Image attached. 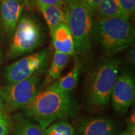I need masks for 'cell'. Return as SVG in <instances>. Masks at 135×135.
<instances>
[{
	"mask_svg": "<svg viewBox=\"0 0 135 135\" xmlns=\"http://www.w3.org/2000/svg\"><path fill=\"white\" fill-rule=\"evenodd\" d=\"M25 113L43 130L58 119L71 116L75 105L70 94L48 87L40 92L27 107Z\"/></svg>",
	"mask_w": 135,
	"mask_h": 135,
	"instance_id": "cell-1",
	"label": "cell"
},
{
	"mask_svg": "<svg viewBox=\"0 0 135 135\" xmlns=\"http://www.w3.org/2000/svg\"><path fill=\"white\" fill-rule=\"evenodd\" d=\"M93 31L98 41L109 55L129 48L134 41V30L129 18L126 16L98 19L94 23Z\"/></svg>",
	"mask_w": 135,
	"mask_h": 135,
	"instance_id": "cell-2",
	"label": "cell"
},
{
	"mask_svg": "<svg viewBox=\"0 0 135 135\" xmlns=\"http://www.w3.org/2000/svg\"><path fill=\"white\" fill-rule=\"evenodd\" d=\"M119 65V61L110 60L95 68L87 84L86 97L89 105L96 108H103L108 105L118 76Z\"/></svg>",
	"mask_w": 135,
	"mask_h": 135,
	"instance_id": "cell-3",
	"label": "cell"
},
{
	"mask_svg": "<svg viewBox=\"0 0 135 135\" xmlns=\"http://www.w3.org/2000/svg\"><path fill=\"white\" fill-rule=\"evenodd\" d=\"M92 12L83 0L66 9V25L73 39L75 54L86 53L90 49L94 25Z\"/></svg>",
	"mask_w": 135,
	"mask_h": 135,
	"instance_id": "cell-4",
	"label": "cell"
},
{
	"mask_svg": "<svg viewBox=\"0 0 135 135\" xmlns=\"http://www.w3.org/2000/svg\"><path fill=\"white\" fill-rule=\"evenodd\" d=\"M45 38V31L38 20L26 15L21 16L12 35L7 57L14 59L31 53L41 46Z\"/></svg>",
	"mask_w": 135,
	"mask_h": 135,
	"instance_id": "cell-5",
	"label": "cell"
},
{
	"mask_svg": "<svg viewBox=\"0 0 135 135\" xmlns=\"http://www.w3.org/2000/svg\"><path fill=\"white\" fill-rule=\"evenodd\" d=\"M40 81L36 73L24 80L0 86L8 113L29 105L40 92Z\"/></svg>",
	"mask_w": 135,
	"mask_h": 135,
	"instance_id": "cell-6",
	"label": "cell"
},
{
	"mask_svg": "<svg viewBox=\"0 0 135 135\" xmlns=\"http://www.w3.org/2000/svg\"><path fill=\"white\" fill-rule=\"evenodd\" d=\"M48 51L44 50L27 56L5 67L3 71L8 84L15 83L38 73L46 65Z\"/></svg>",
	"mask_w": 135,
	"mask_h": 135,
	"instance_id": "cell-7",
	"label": "cell"
},
{
	"mask_svg": "<svg viewBox=\"0 0 135 135\" xmlns=\"http://www.w3.org/2000/svg\"><path fill=\"white\" fill-rule=\"evenodd\" d=\"M134 98V78L128 71H122L118 75L111 93L110 99L116 113L119 115L126 114Z\"/></svg>",
	"mask_w": 135,
	"mask_h": 135,
	"instance_id": "cell-8",
	"label": "cell"
},
{
	"mask_svg": "<svg viewBox=\"0 0 135 135\" xmlns=\"http://www.w3.org/2000/svg\"><path fill=\"white\" fill-rule=\"evenodd\" d=\"M75 135H114L116 125L110 118L105 116H86L75 122Z\"/></svg>",
	"mask_w": 135,
	"mask_h": 135,
	"instance_id": "cell-9",
	"label": "cell"
},
{
	"mask_svg": "<svg viewBox=\"0 0 135 135\" xmlns=\"http://www.w3.org/2000/svg\"><path fill=\"white\" fill-rule=\"evenodd\" d=\"M23 4L16 0H0V26L6 36H12L21 17Z\"/></svg>",
	"mask_w": 135,
	"mask_h": 135,
	"instance_id": "cell-10",
	"label": "cell"
},
{
	"mask_svg": "<svg viewBox=\"0 0 135 135\" xmlns=\"http://www.w3.org/2000/svg\"><path fill=\"white\" fill-rule=\"evenodd\" d=\"M50 33L55 51L69 56L75 55L73 39L66 24L60 25Z\"/></svg>",
	"mask_w": 135,
	"mask_h": 135,
	"instance_id": "cell-11",
	"label": "cell"
},
{
	"mask_svg": "<svg viewBox=\"0 0 135 135\" xmlns=\"http://www.w3.org/2000/svg\"><path fill=\"white\" fill-rule=\"evenodd\" d=\"M35 3L46 20L50 32L61 24H66V10L63 11L62 7L56 5L45 4L38 1H35Z\"/></svg>",
	"mask_w": 135,
	"mask_h": 135,
	"instance_id": "cell-12",
	"label": "cell"
},
{
	"mask_svg": "<svg viewBox=\"0 0 135 135\" xmlns=\"http://www.w3.org/2000/svg\"><path fill=\"white\" fill-rule=\"evenodd\" d=\"M82 64L78 58L75 59V66L71 71L66 75L58 79L53 83L50 87L56 89L61 91L70 94L71 92L76 86L78 81L81 71Z\"/></svg>",
	"mask_w": 135,
	"mask_h": 135,
	"instance_id": "cell-13",
	"label": "cell"
},
{
	"mask_svg": "<svg viewBox=\"0 0 135 135\" xmlns=\"http://www.w3.org/2000/svg\"><path fill=\"white\" fill-rule=\"evenodd\" d=\"M70 58V56L60 53L55 51L53 61L48 71V73L44 83L45 86L49 85L60 77L61 72L68 63Z\"/></svg>",
	"mask_w": 135,
	"mask_h": 135,
	"instance_id": "cell-14",
	"label": "cell"
},
{
	"mask_svg": "<svg viewBox=\"0 0 135 135\" xmlns=\"http://www.w3.org/2000/svg\"><path fill=\"white\" fill-rule=\"evenodd\" d=\"M94 11H97L99 19L116 16L127 17L123 13L119 0H102Z\"/></svg>",
	"mask_w": 135,
	"mask_h": 135,
	"instance_id": "cell-15",
	"label": "cell"
},
{
	"mask_svg": "<svg viewBox=\"0 0 135 135\" xmlns=\"http://www.w3.org/2000/svg\"><path fill=\"white\" fill-rule=\"evenodd\" d=\"M13 135H44V130L38 124H33L25 119L14 123Z\"/></svg>",
	"mask_w": 135,
	"mask_h": 135,
	"instance_id": "cell-16",
	"label": "cell"
},
{
	"mask_svg": "<svg viewBox=\"0 0 135 135\" xmlns=\"http://www.w3.org/2000/svg\"><path fill=\"white\" fill-rule=\"evenodd\" d=\"M44 135H75L73 126L65 121L53 123L44 130Z\"/></svg>",
	"mask_w": 135,
	"mask_h": 135,
	"instance_id": "cell-17",
	"label": "cell"
},
{
	"mask_svg": "<svg viewBox=\"0 0 135 135\" xmlns=\"http://www.w3.org/2000/svg\"><path fill=\"white\" fill-rule=\"evenodd\" d=\"M14 123L8 113H0V135H9L13 131Z\"/></svg>",
	"mask_w": 135,
	"mask_h": 135,
	"instance_id": "cell-18",
	"label": "cell"
},
{
	"mask_svg": "<svg viewBox=\"0 0 135 135\" xmlns=\"http://www.w3.org/2000/svg\"><path fill=\"white\" fill-rule=\"evenodd\" d=\"M121 7L124 15L130 18L134 13L135 0H119Z\"/></svg>",
	"mask_w": 135,
	"mask_h": 135,
	"instance_id": "cell-19",
	"label": "cell"
},
{
	"mask_svg": "<svg viewBox=\"0 0 135 135\" xmlns=\"http://www.w3.org/2000/svg\"><path fill=\"white\" fill-rule=\"evenodd\" d=\"M35 1H38L45 4L56 5L60 7H63L64 5L66 4L63 0H35Z\"/></svg>",
	"mask_w": 135,
	"mask_h": 135,
	"instance_id": "cell-20",
	"label": "cell"
},
{
	"mask_svg": "<svg viewBox=\"0 0 135 135\" xmlns=\"http://www.w3.org/2000/svg\"><path fill=\"white\" fill-rule=\"evenodd\" d=\"M91 11H94L102 0H83Z\"/></svg>",
	"mask_w": 135,
	"mask_h": 135,
	"instance_id": "cell-21",
	"label": "cell"
},
{
	"mask_svg": "<svg viewBox=\"0 0 135 135\" xmlns=\"http://www.w3.org/2000/svg\"><path fill=\"white\" fill-rule=\"evenodd\" d=\"M8 113L7 111H6L5 103L4 101V99H3L1 90H0V113Z\"/></svg>",
	"mask_w": 135,
	"mask_h": 135,
	"instance_id": "cell-22",
	"label": "cell"
},
{
	"mask_svg": "<svg viewBox=\"0 0 135 135\" xmlns=\"http://www.w3.org/2000/svg\"><path fill=\"white\" fill-rule=\"evenodd\" d=\"M128 59L132 65H134L135 62V49L134 47L131 49L128 54Z\"/></svg>",
	"mask_w": 135,
	"mask_h": 135,
	"instance_id": "cell-23",
	"label": "cell"
},
{
	"mask_svg": "<svg viewBox=\"0 0 135 135\" xmlns=\"http://www.w3.org/2000/svg\"><path fill=\"white\" fill-rule=\"evenodd\" d=\"M83 0H63L66 5H67L68 6H70L71 5L77 4V3L81 2Z\"/></svg>",
	"mask_w": 135,
	"mask_h": 135,
	"instance_id": "cell-24",
	"label": "cell"
},
{
	"mask_svg": "<svg viewBox=\"0 0 135 135\" xmlns=\"http://www.w3.org/2000/svg\"><path fill=\"white\" fill-rule=\"evenodd\" d=\"M119 135H135V133H132L129 131H126L121 133V134H119Z\"/></svg>",
	"mask_w": 135,
	"mask_h": 135,
	"instance_id": "cell-25",
	"label": "cell"
},
{
	"mask_svg": "<svg viewBox=\"0 0 135 135\" xmlns=\"http://www.w3.org/2000/svg\"><path fill=\"white\" fill-rule=\"evenodd\" d=\"M17 1H19V2L21 3L22 4H23V3H28V1H30V0H16Z\"/></svg>",
	"mask_w": 135,
	"mask_h": 135,
	"instance_id": "cell-26",
	"label": "cell"
},
{
	"mask_svg": "<svg viewBox=\"0 0 135 135\" xmlns=\"http://www.w3.org/2000/svg\"><path fill=\"white\" fill-rule=\"evenodd\" d=\"M1 61H2V53H1V47H0V65H1Z\"/></svg>",
	"mask_w": 135,
	"mask_h": 135,
	"instance_id": "cell-27",
	"label": "cell"
}]
</instances>
